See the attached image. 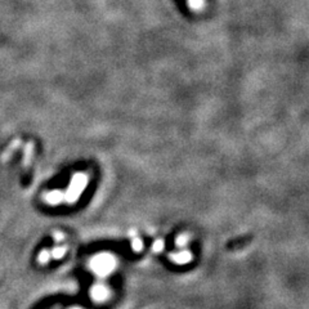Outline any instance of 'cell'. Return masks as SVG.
I'll use <instances>...</instances> for the list:
<instances>
[{"mask_svg": "<svg viewBox=\"0 0 309 309\" xmlns=\"http://www.w3.org/2000/svg\"><path fill=\"white\" fill-rule=\"evenodd\" d=\"M133 245H134V247H135V249H137V250L141 249V242L138 241V240H135V244H133Z\"/></svg>", "mask_w": 309, "mask_h": 309, "instance_id": "3957f363", "label": "cell"}, {"mask_svg": "<svg viewBox=\"0 0 309 309\" xmlns=\"http://www.w3.org/2000/svg\"><path fill=\"white\" fill-rule=\"evenodd\" d=\"M96 269H97L99 273H107L112 269V265H114V260L111 258H99L96 260Z\"/></svg>", "mask_w": 309, "mask_h": 309, "instance_id": "6da1fadb", "label": "cell"}, {"mask_svg": "<svg viewBox=\"0 0 309 309\" xmlns=\"http://www.w3.org/2000/svg\"><path fill=\"white\" fill-rule=\"evenodd\" d=\"M177 263H186V261H190L191 260V255L188 253H182V254H178V255H175L173 257Z\"/></svg>", "mask_w": 309, "mask_h": 309, "instance_id": "7a4b0ae2", "label": "cell"}]
</instances>
